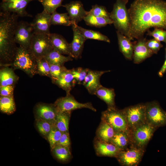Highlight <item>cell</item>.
Wrapping results in <instances>:
<instances>
[{
    "instance_id": "cell-1",
    "label": "cell",
    "mask_w": 166,
    "mask_h": 166,
    "mask_svg": "<svg viewBox=\"0 0 166 166\" xmlns=\"http://www.w3.org/2000/svg\"><path fill=\"white\" fill-rule=\"evenodd\" d=\"M128 10L130 19L128 38L131 40L144 37L152 27L166 30V1L135 0Z\"/></svg>"
},
{
    "instance_id": "cell-2",
    "label": "cell",
    "mask_w": 166,
    "mask_h": 166,
    "mask_svg": "<svg viewBox=\"0 0 166 166\" xmlns=\"http://www.w3.org/2000/svg\"><path fill=\"white\" fill-rule=\"evenodd\" d=\"M19 17L13 13H0V65L10 66L18 47L15 35Z\"/></svg>"
},
{
    "instance_id": "cell-3",
    "label": "cell",
    "mask_w": 166,
    "mask_h": 166,
    "mask_svg": "<svg viewBox=\"0 0 166 166\" xmlns=\"http://www.w3.org/2000/svg\"><path fill=\"white\" fill-rule=\"evenodd\" d=\"M128 1V0H117L110 15L117 31L128 38L130 26V18L126 7Z\"/></svg>"
},
{
    "instance_id": "cell-4",
    "label": "cell",
    "mask_w": 166,
    "mask_h": 166,
    "mask_svg": "<svg viewBox=\"0 0 166 166\" xmlns=\"http://www.w3.org/2000/svg\"><path fill=\"white\" fill-rule=\"evenodd\" d=\"M10 66L21 70L30 77L37 74L36 58L28 49L20 46L18 47Z\"/></svg>"
},
{
    "instance_id": "cell-5",
    "label": "cell",
    "mask_w": 166,
    "mask_h": 166,
    "mask_svg": "<svg viewBox=\"0 0 166 166\" xmlns=\"http://www.w3.org/2000/svg\"><path fill=\"white\" fill-rule=\"evenodd\" d=\"M157 129L145 122L130 131V146L145 150Z\"/></svg>"
},
{
    "instance_id": "cell-6",
    "label": "cell",
    "mask_w": 166,
    "mask_h": 166,
    "mask_svg": "<svg viewBox=\"0 0 166 166\" xmlns=\"http://www.w3.org/2000/svg\"><path fill=\"white\" fill-rule=\"evenodd\" d=\"M101 120L109 124L115 132L123 131L130 133L123 109H119L116 107H108L102 112Z\"/></svg>"
},
{
    "instance_id": "cell-7",
    "label": "cell",
    "mask_w": 166,
    "mask_h": 166,
    "mask_svg": "<svg viewBox=\"0 0 166 166\" xmlns=\"http://www.w3.org/2000/svg\"><path fill=\"white\" fill-rule=\"evenodd\" d=\"M146 122L157 128L166 125V112L156 101L145 104Z\"/></svg>"
},
{
    "instance_id": "cell-8",
    "label": "cell",
    "mask_w": 166,
    "mask_h": 166,
    "mask_svg": "<svg viewBox=\"0 0 166 166\" xmlns=\"http://www.w3.org/2000/svg\"><path fill=\"white\" fill-rule=\"evenodd\" d=\"M28 49L36 59L44 57L53 49L49 34H34Z\"/></svg>"
},
{
    "instance_id": "cell-9",
    "label": "cell",
    "mask_w": 166,
    "mask_h": 166,
    "mask_svg": "<svg viewBox=\"0 0 166 166\" xmlns=\"http://www.w3.org/2000/svg\"><path fill=\"white\" fill-rule=\"evenodd\" d=\"M123 109L130 131L146 122L145 104H139Z\"/></svg>"
},
{
    "instance_id": "cell-10",
    "label": "cell",
    "mask_w": 166,
    "mask_h": 166,
    "mask_svg": "<svg viewBox=\"0 0 166 166\" xmlns=\"http://www.w3.org/2000/svg\"><path fill=\"white\" fill-rule=\"evenodd\" d=\"M145 150L130 146L121 150L116 158L120 164L124 166H136L140 162Z\"/></svg>"
},
{
    "instance_id": "cell-11",
    "label": "cell",
    "mask_w": 166,
    "mask_h": 166,
    "mask_svg": "<svg viewBox=\"0 0 166 166\" xmlns=\"http://www.w3.org/2000/svg\"><path fill=\"white\" fill-rule=\"evenodd\" d=\"M53 105L57 111L61 112H71L74 110L84 108L96 111V109L91 103L79 102L71 94L58 98Z\"/></svg>"
},
{
    "instance_id": "cell-12",
    "label": "cell",
    "mask_w": 166,
    "mask_h": 166,
    "mask_svg": "<svg viewBox=\"0 0 166 166\" xmlns=\"http://www.w3.org/2000/svg\"><path fill=\"white\" fill-rule=\"evenodd\" d=\"M38 0H2L0 4V12L13 13L20 17H33L26 10L31 2Z\"/></svg>"
},
{
    "instance_id": "cell-13",
    "label": "cell",
    "mask_w": 166,
    "mask_h": 166,
    "mask_svg": "<svg viewBox=\"0 0 166 166\" xmlns=\"http://www.w3.org/2000/svg\"><path fill=\"white\" fill-rule=\"evenodd\" d=\"M34 34L30 23L20 21L18 22L15 31V42L20 46L28 49Z\"/></svg>"
},
{
    "instance_id": "cell-14",
    "label": "cell",
    "mask_w": 166,
    "mask_h": 166,
    "mask_svg": "<svg viewBox=\"0 0 166 166\" xmlns=\"http://www.w3.org/2000/svg\"><path fill=\"white\" fill-rule=\"evenodd\" d=\"M51 17V14L44 10L38 14L30 23L34 33L49 34Z\"/></svg>"
},
{
    "instance_id": "cell-15",
    "label": "cell",
    "mask_w": 166,
    "mask_h": 166,
    "mask_svg": "<svg viewBox=\"0 0 166 166\" xmlns=\"http://www.w3.org/2000/svg\"><path fill=\"white\" fill-rule=\"evenodd\" d=\"M110 71L109 70L97 71L89 69L82 85L90 94L94 95L96 91L102 86L100 81L101 76Z\"/></svg>"
},
{
    "instance_id": "cell-16",
    "label": "cell",
    "mask_w": 166,
    "mask_h": 166,
    "mask_svg": "<svg viewBox=\"0 0 166 166\" xmlns=\"http://www.w3.org/2000/svg\"><path fill=\"white\" fill-rule=\"evenodd\" d=\"M73 33V39L70 43V48L72 57L78 59L81 57L85 42L87 40L79 29L77 25H72Z\"/></svg>"
},
{
    "instance_id": "cell-17",
    "label": "cell",
    "mask_w": 166,
    "mask_h": 166,
    "mask_svg": "<svg viewBox=\"0 0 166 166\" xmlns=\"http://www.w3.org/2000/svg\"><path fill=\"white\" fill-rule=\"evenodd\" d=\"M134 42L132 59L135 64H139L154 54L146 44V38H142Z\"/></svg>"
},
{
    "instance_id": "cell-18",
    "label": "cell",
    "mask_w": 166,
    "mask_h": 166,
    "mask_svg": "<svg viewBox=\"0 0 166 166\" xmlns=\"http://www.w3.org/2000/svg\"><path fill=\"white\" fill-rule=\"evenodd\" d=\"M62 6L65 8L73 24L77 25L88 14V11L85 10L82 3L80 1H72Z\"/></svg>"
},
{
    "instance_id": "cell-19",
    "label": "cell",
    "mask_w": 166,
    "mask_h": 166,
    "mask_svg": "<svg viewBox=\"0 0 166 166\" xmlns=\"http://www.w3.org/2000/svg\"><path fill=\"white\" fill-rule=\"evenodd\" d=\"M94 146L96 154L99 156L116 158L121 150L113 144L101 140L96 137Z\"/></svg>"
},
{
    "instance_id": "cell-20",
    "label": "cell",
    "mask_w": 166,
    "mask_h": 166,
    "mask_svg": "<svg viewBox=\"0 0 166 166\" xmlns=\"http://www.w3.org/2000/svg\"><path fill=\"white\" fill-rule=\"evenodd\" d=\"M49 37L53 49L62 54H66L72 57L70 43L61 35L55 33L50 34Z\"/></svg>"
},
{
    "instance_id": "cell-21",
    "label": "cell",
    "mask_w": 166,
    "mask_h": 166,
    "mask_svg": "<svg viewBox=\"0 0 166 166\" xmlns=\"http://www.w3.org/2000/svg\"><path fill=\"white\" fill-rule=\"evenodd\" d=\"M35 110L38 118L54 124L57 110L53 104H40L37 106Z\"/></svg>"
},
{
    "instance_id": "cell-22",
    "label": "cell",
    "mask_w": 166,
    "mask_h": 166,
    "mask_svg": "<svg viewBox=\"0 0 166 166\" xmlns=\"http://www.w3.org/2000/svg\"><path fill=\"white\" fill-rule=\"evenodd\" d=\"M120 51L125 58L131 60L133 58L134 42L119 31H116Z\"/></svg>"
},
{
    "instance_id": "cell-23",
    "label": "cell",
    "mask_w": 166,
    "mask_h": 166,
    "mask_svg": "<svg viewBox=\"0 0 166 166\" xmlns=\"http://www.w3.org/2000/svg\"><path fill=\"white\" fill-rule=\"evenodd\" d=\"M53 83L65 90L66 95L70 94L72 88L75 85L71 69H67L63 72Z\"/></svg>"
},
{
    "instance_id": "cell-24",
    "label": "cell",
    "mask_w": 166,
    "mask_h": 166,
    "mask_svg": "<svg viewBox=\"0 0 166 166\" xmlns=\"http://www.w3.org/2000/svg\"><path fill=\"white\" fill-rule=\"evenodd\" d=\"M19 77L13 69L9 66L2 67L0 70V87L14 85L18 81Z\"/></svg>"
},
{
    "instance_id": "cell-25",
    "label": "cell",
    "mask_w": 166,
    "mask_h": 166,
    "mask_svg": "<svg viewBox=\"0 0 166 166\" xmlns=\"http://www.w3.org/2000/svg\"><path fill=\"white\" fill-rule=\"evenodd\" d=\"M115 131L105 121L101 120L96 132V137L103 141L110 143Z\"/></svg>"
},
{
    "instance_id": "cell-26",
    "label": "cell",
    "mask_w": 166,
    "mask_h": 166,
    "mask_svg": "<svg viewBox=\"0 0 166 166\" xmlns=\"http://www.w3.org/2000/svg\"><path fill=\"white\" fill-rule=\"evenodd\" d=\"M110 143L121 150L127 149L131 144L130 133L123 131H116Z\"/></svg>"
},
{
    "instance_id": "cell-27",
    "label": "cell",
    "mask_w": 166,
    "mask_h": 166,
    "mask_svg": "<svg viewBox=\"0 0 166 166\" xmlns=\"http://www.w3.org/2000/svg\"><path fill=\"white\" fill-rule=\"evenodd\" d=\"M95 95L104 101L108 107H116L115 102V94L113 89L101 86L95 92Z\"/></svg>"
},
{
    "instance_id": "cell-28",
    "label": "cell",
    "mask_w": 166,
    "mask_h": 166,
    "mask_svg": "<svg viewBox=\"0 0 166 166\" xmlns=\"http://www.w3.org/2000/svg\"><path fill=\"white\" fill-rule=\"evenodd\" d=\"M71 112L57 110L54 125L62 132H69V124Z\"/></svg>"
},
{
    "instance_id": "cell-29",
    "label": "cell",
    "mask_w": 166,
    "mask_h": 166,
    "mask_svg": "<svg viewBox=\"0 0 166 166\" xmlns=\"http://www.w3.org/2000/svg\"><path fill=\"white\" fill-rule=\"evenodd\" d=\"M44 57L49 63L60 65H64L65 62L72 61L73 59L71 56H65L53 49Z\"/></svg>"
},
{
    "instance_id": "cell-30",
    "label": "cell",
    "mask_w": 166,
    "mask_h": 166,
    "mask_svg": "<svg viewBox=\"0 0 166 166\" xmlns=\"http://www.w3.org/2000/svg\"><path fill=\"white\" fill-rule=\"evenodd\" d=\"M83 20L87 25L98 28L113 23V21L110 18L90 15H86Z\"/></svg>"
},
{
    "instance_id": "cell-31",
    "label": "cell",
    "mask_w": 166,
    "mask_h": 166,
    "mask_svg": "<svg viewBox=\"0 0 166 166\" xmlns=\"http://www.w3.org/2000/svg\"><path fill=\"white\" fill-rule=\"evenodd\" d=\"M50 23L51 25L65 26H72L73 24L67 13H59L56 11L51 14Z\"/></svg>"
},
{
    "instance_id": "cell-32",
    "label": "cell",
    "mask_w": 166,
    "mask_h": 166,
    "mask_svg": "<svg viewBox=\"0 0 166 166\" xmlns=\"http://www.w3.org/2000/svg\"><path fill=\"white\" fill-rule=\"evenodd\" d=\"M70 147L57 144L52 149L53 153L59 160L65 162L69 160L71 157Z\"/></svg>"
},
{
    "instance_id": "cell-33",
    "label": "cell",
    "mask_w": 166,
    "mask_h": 166,
    "mask_svg": "<svg viewBox=\"0 0 166 166\" xmlns=\"http://www.w3.org/2000/svg\"><path fill=\"white\" fill-rule=\"evenodd\" d=\"M0 109L3 113L7 114L13 113L16 110L14 96H0Z\"/></svg>"
},
{
    "instance_id": "cell-34",
    "label": "cell",
    "mask_w": 166,
    "mask_h": 166,
    "mask_svg": "<svg viewBox=\"0 0 166 166\" xmlns=\"http://www.w3.org/2000/svg\"><path fill=\"white\" fill-rule=\"evenodd\" d=\"M78 27L86 39H94L108 43L110 42V39L107 36L98 31L86 29L79 26Z\"/></svg>"
},
{
    "instance_id": "cell-35",
    "label": "cell",
    "mask_w": 166,
    "mask_h": 166,
    "mask_svg": "<svg viewBox=\"0 0 166 166\" xmlns=\"http://www.w3.org/2000/svg\"><path fill=\"white\" fill-rule=\"evenodd\" d=\"M37 73L42 76L51 78L49 63L44 57L36 59Z\"/></svg>"
},
{
    "instance_id": "cell-36",
    "label": "cell",
    "mask_w": 166,
    "mask_h": 166,
    "mask_svg": "<svg viewBox=\"0 0 166 166\" xmlns=\"http://www.w3.org/2000/svg\"><path fill=\"white\" fill-rule=\"evenodd\" d=\"M64 0H38L42 5L44 10L50 14L56 11V9L62 6V2Z\"/></svg>"
},
{
    "instance_id": "cell-37",
    "label": "cell",
    "mask_w": 166,
    "mask_h": 166,
    "mask_svg": "<svg viewBox=\"0 0 166 166\" xmlns=\"http://www.w3.org/2000/svg\"><path fill=\"white\" fill-rule=\"evenodd\" d=\"M89 69L80 67L71 69L74 77V83L75 85V84L82 85Z\"/></svg>"
},
{
    "instance_id": "cell-38",
    "label": "cell",
    "mask_w": 166,
    "mask_h": 166,
    "mask_svg": "<svg viewBox=\"0 0 166 166\" xmlns=\"http://www.w3.org/2000/svg\"><path fill=\"white\" fill-rule=\"evenodd\" d=\"M36 125L39 132L43 135L47 137L54 124L38 118L36 121Z\"/></svg>"
},
{
    "instance_id": "cell-39",
    "label": "cell",
    "mask_w": 166,
    "mask_h": 166,
    "mask_svg": "<svg viewBox=\"0 0 166 166\" xmlns=\"http://www.w3.org/2000/svg\"><path fill=\"white\" fill-rule=\"evenodd\" d=\"M87 15L110 18V13L105 7L96 4L93 6L91 9L88 11Z\"/></svg>"
},
{
    "instance_id": "cell-40",
    "label": "cell",
    "mask_w": 166,
    "mask_h": 166,
    "mask_svg": "<svg viewBox=\"0 0 166 166\" xmlns=\"http://www.w3.org/2000/svg\"><path fill=\"white\" fill-rule=\"evenodd\" d=\"M62 133L55 125L53 126L47 137L52 149L57 144L61 138Z\"/></svg>"
},
{
    "instance_id": "cell-41",
    "label": "cell",
    "mask_w": 166,
    "mask_h": 166,
    "mask_svg": "<svg viewBox=\"0 0 166 166\" xmlns=\"http://www.w3.org/2000/svg\"><path fill=\"white\" fill-rule=\"evenodd\" d=\"M147 32V35L152 36L157 41L163 42L166 44V30L162 28H156L152 31L149 30Z\"/></svg>"
},
{
    "instance_id": "cell-42",
    "label": "cell",
    "mask_w": 166,
    "mask_h": 166,
    "mask_svg": "<svg viewBox=\"0 0 166 166\" xmlns=\"http://www.w3.org/2000/svg\"><path fill=\"white\" fill-rule=\"evenodd\" d=\"M49 64L51 75V79L53 83L61 74L67 69L64 65L53 64L49 63Z\"/></svg>"
},
{
    "instance_id": "cell-43",
    "label": "cell",
    "mask_w": 166,
    "mask_h": 166,
    "mask_svg": "<svg viewBox=\"0 0 166 166\" xmlns=\"http://www.w3.org/2000/svg\"><path fill=\"white\" fill-rule=\"evenodd\" d=\"M146 44L154 54H157L160 48L163 46L160 42L154 38L147 40Z\"/></svg>"
},
{
    "instance_id": "cell-44",
    "label": "cell",
    "mask_w": 166,
    "mask_h": 166,
    "mask_svg": "<svg viewBox=\"0 0 166 166\" xmlns=\"http://www.w3.org/2000/svg\"><path fill=\"white\" fill-rule=\"evenodd\" d=\"M14 85H7L0 87V95L1 96H13Z\"/></svg>"
},
{
    "instance_id": "cell-45",
    "label": "cell",
    "mask_w": 166,
    "mask_h": 166,
    "mask_svg": "<svg viewBox=\"0 0 166 166\" xmlns=\"http://www.w3.org/2000/svg\"><path fill=\"white\" fill-rule=\"evenodd\" d=\"M57 144L70 147L71 143L69 132H62L60 139Z\"/></svg>"
},
{
    "instance_id": "cell-46",
    "label": "cell",
    "mask_w": 166,
    "mask_h": 166,
    "mask_svg": "<svg viewBox=\"0 0 166 166\" xmlns=\"http://www.w3.org/2000/svg\"><path fill=\"white\" fill-rule=\"evenodd\" d=\"M165 50L166 52L165 60L162 67L158 72V75L161 77H163L164 73L166 72V47L165 48Z\"/></svg>"
}]
</instances>
